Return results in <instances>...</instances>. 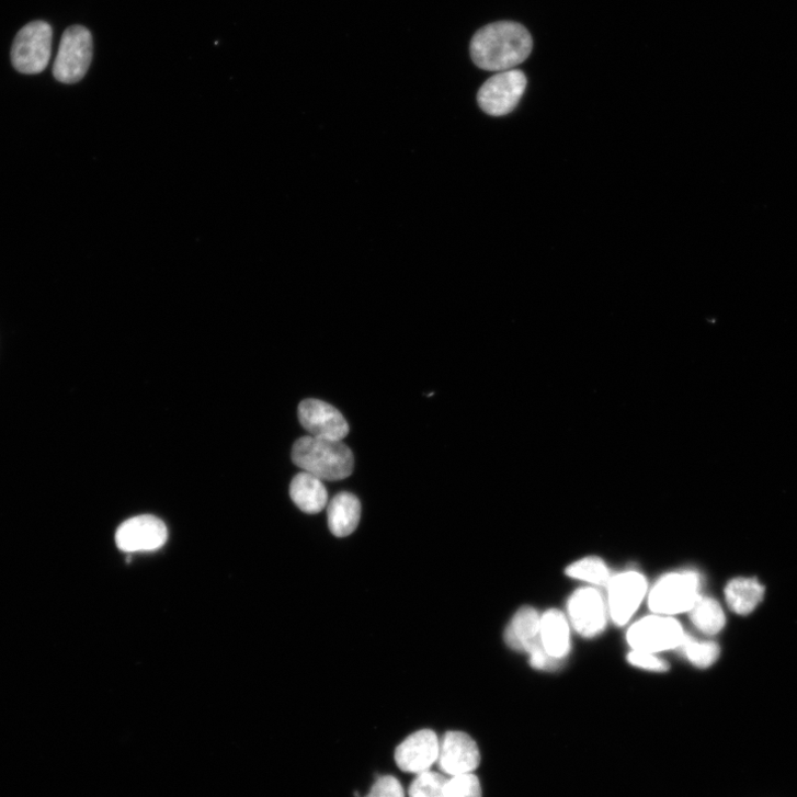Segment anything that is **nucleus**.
Here are the masks:
<instances>
[{
  "label": "nucleus",
  "mask_w": 797,
  "mask_h": 797,
  "mask_svg": "<svg viewBox=\"0 0 797 797\" xmlns=\"http://www.w3.org/2000/svg\"><path fill=\"white\" fill-rule=\"evenodd\" d=\"M528 31L514 22H499L480 30L471 42L475 64L487 71H508L525 61L532 53Z\"/></svg>",
  "instance_id": "obj_1"
},
{
  "label": "nucleus",
  "mask_w": 797,
  "mask_h": 797,
  "mask_svg": "<svg viewBox=\"0 0 797 797\" xmlns=\"http://www.w3.org/2000/svg\"><path fill=\"white\" fill-rule=\"evenodd\" d=\"M294 464L321 481H340L354 472V454L343 442L311 435L303 436L293 446Z\"/></svg>",
  "instance_id": "obj_2"
},
{
  "label": "nucleus",
  "mask_w": 797,
  "mask_h": 797,
  "mask_svg": "<svg viewBox=\"0 0 797 797\" xmlns=\"http://www.w3.org/2000/svg\"><path fill=\"white\" fill-rule=\"evenodd\" d=\"M701 579L695 572L687 571L663 577L649 595V607L662 615L691 612L701 599Z\"/></svg>",
  "instance_id": "obj_3"
},
{
  "label": "nucleus",
  "mask_w": 797,
  "mask_h": 797,
  "mask_svg": "<svg viewBox=\"0 0 797 797\" xmlns=\"http://www.w3.org/2000/svg\"><path fill=\"white\" fill-rule=\"evenodd\" d=\"M53 30L43 21L33 22L18 34L13 48L14 68L25 75L44 71L52 58Z\"/></svg>",
  "instance_id": "obj_4"
},
{
  "label": "nucleus",
  "mask_w": 797,
  "mask_h": 797,
  "mask_svg": "<svg viewBox=\"0 0 797 797\" xmlns=\"http://www.w3.org/2000/svg\"><path fill=\"white\" fill-rule=\"evenodd\" d=\"M92 36L83 26L68 29L55 60V78L67 84L79 82L87 73L93 52Z\"/></svg>",
  "instance_id": "obj_5"
},
{
  "label": "nucleus",
  "mask_w": 797,
  "mask_h": 797,
  "mask_svg": "<svg viewBox=\"0 0 797 797\" xmlns=\"http://www.w3.org/2000/svg\"><path fill=\"white\" fill-rule=\"evenodd\" d=\"M526 86V76L521 70L498 72L480 88L479 105L489 116H506L520 103Z\"/></svg>",
  "instance_id": "obj_6"
},
{
  "label": "nucleus",
  "mask_w": 797,
  "mask_h": 797,
  "mask_svg": "<svg viewBox=\"0 0 797 797\" xmlns=\"http://www.w3.org/2000/svg\"><path fill=\"white\" fill-rule=\"evenodd\" d=\"M683 637L685 633L676 620L661 616H649L637 622L627 635L634 650L649 653L678 648Z\"/></svg>",
  "instance_id": "obj_7"
},
{
  "label": "nucleus",
  "mask_w": 797,
  "mask_h": 797,
  "mask_svg": "<svg viewBox=\"0 0 797 797\" xmlns=\"http://www.w3.org/2000/svg\"><path fill=\"white\" fill-rule=\"evenodd\" d=\"M168 540V528L158 517L140 515L124 522L117 533L121 550L129 554L149 553L161 548Z\"/></svg>",
  "instance_id": "obj_8"
},
{
  "label": "nucleus",
  "mask_w": 797,
  "mask_h": 797,
  "mask_svg": "<svg viewBox=\"0 0 797 797\" xmlns=\"http://www.w3.org/2000/svg\"><path fill=\"white\" fill-rule=\"evenodd\" d=\"M439 768L449 775L457 776L472 773L481 763V754L477 742L467 733L446 732L440 740Z\"/></svg>",
  "instance_id": "obj_9"
},
{
  "label": "nucleus",
  "mask_w": 797,
  "mask_h": 797,
  "mask_svg": "<svg viewBox=\"0 0 797 797\" xmlns=\"http://www.w3.org/2000/svg\"><path fill=\"white\" fill-rule=\"evenodd\" d=\"M303 428L311 436L343 441L350 433L345 417L331 405L317 400H304L298 408Z\"/></svg>",
  "instance_id": "obj_10"
},
{
  "label": "nucleus",
  "mask_w": 797,
  "mask_h": 797,
  "mask_svg": "<svg viewBox=\"0 0 797 797\" xmlns=\"http://www.w3.org/2000/svg\"><path fill=\"white\" fill-rule=\"evenodd\" d=\"M607 587L611 616L616 625L624 626L642 602L647 582L641 574L627 572L611 579Z\"/></svg>",
  "instance_id": "obj_11"
},
{
  "label": "nucleus",
  "mask_w": 797,
  "mask_h": 797,
  "mask_svg": "<svg viewBox=\"0 0 797 797\" xmlns=\"http://www.w3.org/2000/svg\"><path fill=\"white\" fill-rule=\"evenodd\" d=\"M440 740L432 730L424 729L409 736L395 752L397 766L405 773L430 771L439 758Z\"/></svg>",
  "instance_id": "obj_12"
},
{
  "label": "nucleus",
  "mask_w": 797,
  "mask_h": 797,
  "mask_svg": "<svg viewBox=\"0 0 797 797\" xmlns=\"http://www.w3.org/2000/svg\"><path fill=\"white\" fill-rule=\"evenodd\" d=\"M569 618L577 631L587 638L600 635L606 626L604 600L594 589L577 591L568 602Z\"/></svg>",
  "instance_id": "obj_13"
},
{
  "label": "nucleus",
  "mask_w": 797,
  "mask_h": 797,
  "mask_svg": "<svg viewBox=\"0 0 797 797\" xmlns=\"http://www.w3.org/2000/svg\"><path fill=\"white\" fill-rule=\"evenodd\" d=\"M505 641L512 649L528 654L544 648L539 614L528 606L521 608L505 630Z\"/></svg>",
  "instance_id": "obj_14"
},
{
  "label": "nucleus",
  "mask_w": 797,
  "mask_h": 797,
  "mask_svg": "<svg viewBox=\"0 0 797 797\" xmlns=\"http://www.w3.org/2000/svg\"><path fill=\"white\" fill-rule=\"evenodd\" d=\"M361 516V501L352 493H339L328 504V526L337 537H346L353 534L358 527Z\"/></svg>",
  "instance_id": "obj_15"
},
{
  "label": "nucleus",
  "mask_w": 797,
  "mask_h": 797,
  "mask_svg": "<svg viewBox=\"0 0 797 797\" xmlns=\"http://www.w3.org/2000/svg\"><path fill=\"white\" fill-rule=\"evenodd\" d=\"M289 494L296 506L307 514L320 513L328 503V493L322 481L307 472L293 479Z\"/></svg>",
  "instance_id": "obj_16"
},
{
  "label": "nucleus",
  "mask_w": 797,
  "mask_h": 797,
  "mask_svg": "<svg viewBox=\"0 0 797 797\" xmlns=\"http://www.w3.org/2000/svg\"><path fill=\"white\" fill-rule=\"evenodd\" d=\"M540 638L545 650L562 660L571 649V636L565 616L559 611H548L540 618Z\"/></svg>",
  "instance_id": "obj_17"
},
{
  "label": "nucleus",
  "mask_w": 797,
  "mask_h": 797,
  "mask_svg": "<svg viewBox=\"0 0 797 797\" xmlns=\"http://www.w3.org/2000/svg\"><path fill=\"white\" fill-rule=\"evenodd\" d=\"M764 588L753 579H736L726 589L730 610L739 615L752 613L761 603Z\"/></svg>",
  "instance_id": "obj_18"
},
{
  "label": "nucleus",
  "mask_w": 797,
  "mask_h": 797,
  "mask_svg": "<svg viewBox=\"0 0 797 797\" xmlns=\"http://www.w3.org/2000/svg\"><path fill=\"white\" fill-rule=\"evenodd\" d=\"M693 624L706 635H717L726 625V616L719 603L701 597L691 611Z\"/></svg>",
  "instance_id": "obj_19"
},
{
  "label": "nucleus",
  "mask_w": 797,
  "mask_h": 797,
  "mask_svg": "<svg viewBox=\"0 0 797 797\" xmlns=\"http://www.w3.org/2000/svg\"><path fill=\"white\" fill-rule=\"evenodd\" d=\"M569 578L595 585H608L611 574L604 560L599 557H587L566 568Z\"/></svg>",
  "instance_id": "obj_20"
},
{
  "label": "nucleus",
  "mask_w": 797,
  "mask_h": 797,
  "mask_svg": "<svg viewBox=\"0 0 797 797\" xmlns=\"http://www.w3.org/2000/svg\"><path fill=\"white\" fill-rule=\"evenodd\" d=\"M678 648L693 664L702 669L713 665L720 654V648L716 642L697 641L686 634Z\"/></svg>",
  "instance_id": "obj_21"
},
{
  "label": "nucleus",
  "mask_w": 797,
  "mask_h": 797,
  "mask_svg": "<svg viewBox=\"0 0 797 797\" xmlns=\"http://www.w3.org/2000/svg\"><path fill=\"white\" fill-rule=\"evenodd\" d=\"M447 777L432 771H426L417 775L410 784L409 797H446L444 786Z\"/></svg>",
  "instance_id": "obj_22"
},
{
  "label": "nucleus",
  "mask_w": 797,
  "mask_h": 797,
  "mask_svg": "<svg viewBox=\"0 0 797 797\" xmlns=\"http://www.w3.org/2000/svg\"><path fill=\"white\" fill-rule=\"evenodd\" d=\"M446 797H482L480 779L474 773L451 776L445 786Z\"/></svg>",
  "instance_id": "obj_23"
},
{
  "label": "nucleus",
  "mask_w": 797,
  "mask_h": 797,
  "mask_svg": "<svg viewBox=\"0 0 797 797\" xmlns=\"http://www.w3.org/2000/svg\"><path fill=\"white\" fill-rule=\"evenodd\" d=\"M365 797H405V789L395 776L378 777L369 794Z\"/></svg>",
  "instance_id": "obj_24"
},
{
  "label": "nucleus",
  "mask_w": 797,
  "mask_h": 797,
  "mask_svg": "<svg viewBox=\"0 0 797 797\" xmlns=\"http://www.w3.org/2000/svg\"><path fill=\"white\" fill-rule=\"evenodd\" d=\"M628 661L638 668L654 672H665L669 669V664L649 652L634 650L628 657Z\"/></svg>",
  "instance_id": "obj_25"
}]
</instances>
